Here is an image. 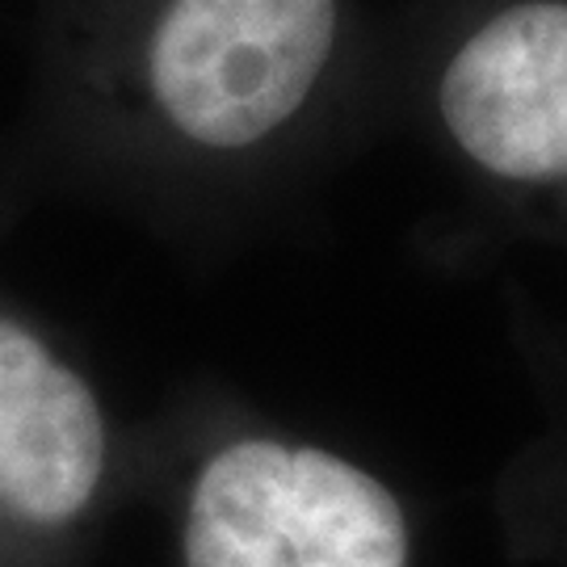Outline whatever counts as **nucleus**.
<instances>
[{
	"mask_svg": "<svg viewBox=\"0 0 567 567\" xmlns=\"http://www.w3.org/2000/svg\"><path fill=\"white\" fill-rule=\"evenodd\" d=\"M450 143L492 185L567 194V4L522 0L454 51L437 84Z\"/></svg>",
	"mask_w": 567,
	"mask_h": 567,
	"instance_id": "20e7f679",
	"label": "nucleus"
},
{
	"mask_svg": "<svg viewBox=\"0 0 567 567\" xmlns=\"http://www.w3.org/2000/svg\"><path fill=\"white\" fill-rule=\"evenodd\" d=\"M177 567H416V529L400 492L358 458L240 433L185 484Z\"/></svg>",
	"mask_w": 567,
	"mask_h": 567,
	"instance_id": "f257e3e1",
	"label": "nucleus"
},
{
	"mask_svg": "<svg viewBox=\"0 0 567 567\" xmlns=\"http://www.w3.org/2000/svg\"><path fill=\"white\" fill-rule=\"evenodd\" d=\"M114 458V421L89 370L0 307V567H84Z\"/></svg>",
	"mask_w": 567,
	"mask_h": 567,
	"instance_id": "7ed1b4c3",
	"label": "nucleus"
},
{
	"mask_svg": "<svg viewBox=\"0 0 567 567\" xmlns=\"http://www.w3.org/2000/svg\"><path fill=\"white\" fill-rule=\"evenodd\" d=\"M337 21V0H168L147 39L156 118L198 152L261 147L311 102Z\"/></svg>",
	"mask_w": 567,
	"mask_h": 567,
	"instance_id": "f03ea898",
	"label": "nucleus"
}]
</instances>
